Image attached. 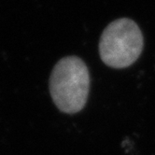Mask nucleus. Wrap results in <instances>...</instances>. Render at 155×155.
I'll return each instance as SVG.
<instances>
[{
    "label": "nucleus",
    "mask_w": 155,
    "mask_h": 155,
    "mask_svg": "<svg viewBox=\"0 0 155 155\" xmlns=\"http://www.w3.org/2000/svg\"><path fill=\"white\" fill-rule=\"evenodd\" d=\"M89 88V71L81 59L64 57L54 66L50 79V92L61 111L76 113L81 110L86 104Z\"/></svg>",
    "instance_id": "obj_1"
},
{
    "label": "nucleus",
    "mask_w": 155,
    "mask_h": 155,
    "mask_svg": "<svg viewBox=\"0 0 155 155\" xmlns=\"http://www.w3.org/2000/svg\"><path fill=\"white\" fill-rule=\"evenodd\" d=\"M143 49L142 33L134 21L119 19L104 30L99 43L102 61L110 68H124L134 64Z\"/></svg>",
    "instance_id": "obj_2"
}]
</instances>
